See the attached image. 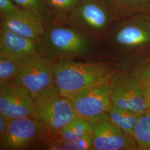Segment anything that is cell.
Returning <instances> with one entry per match:
<instances>
[{
    "mask_svg": "<svg viewBox=\"0 0 150 150\" xmlns=\"http://www.w3.org/2000/svg\"><path fill=\"white\" fill-rule=\"evenodd\" d=\"M93 40L68 23L51 22L37 41L38 54L56 61L87 58L93 52Z\"/></svg>",
    "mask_w": 150,
    "mask_h": 150,
    "instance_id": "1",
    "label": "cell"
},
{
    "mask_svg": "<svg viewBox=\"0 0 150 150\" xmlns=\"http://www.w3.org/2000/svg\"><path fill=\"white\" fill-rule=\"evenodd\" d=\"M54 84L64 96L110 82L113 73L103 62H83L74 59H59L54 66Z\"/></svg>",
    "mask_w": 150,
    "mask_h": 150,
    "instance_id": "2",
    "label": "cell"
},
{
    "mask_svg": "<svg viewBox=\"0 0 150 150\" xmlns=\"http://www.w3.org/2000/svg\"><path fill=\"white\" fill-rule=\"evenodd\" d=\"M77 116L69 98L54 84L33 98L32 117L42 123L53 137Z\"/></svg>",
    "mask_w": 150,
    "mask_h": 150,
    "instance_id": "3",
    "label": "cell"
},
{
    "mask_svg": "<svg viewBox=\"0 0 150 150\" xmlns=\"http://www.w3.org/2000/svg\"><path fill=\"white\" fill-rule=\"evenodd\" d=\"M51 137L46 127L33 117L12 119L4 136L0 139V150L43 149Z\"/></svg>",
    "mask_w": 150,
    "mask_h": 150,
    "instance_id": "4",
    "label": "cell"
},
{
    "mask_svg": "<svg viewBox=\"0 0 150 150\" xmlns=\"http://www.w3.org/2000/svg\"><path fill=\"white\" fill-rule=\"evenodd\" d=\"M112 18V11L103 0H80L67 23L95 38L107 29Z\"/></svg>",
    "mask_w": 150,
    "mask_h": 150,
    "instance_id": "5",
    "label": "cell"
},
{
    "mask_svg": "<svg viewBox=\"0 0 150 150\" xmlns=\"http://www.w3.org/2000/svg\"><path fill=\"white\" fill-rule=\"evenodd\" d=\"M56 62L39 54L27 58L19 64L16 82L26 87L34 98L54 84Z\"/></svg>",
    "mask_w": 150,
    "mask_h": 150,
    "instance_id": "6",
    "label": "cell"
},
{
    "mask_svg": "<svg viewBox=\"0 0 150 150\" xmlns=\"http://www.w3.org/2000/svg\"><path fill=\"white\" fill-rule=\"evenodd\" d=\"M111 84L112 105L140 113L149 111L145 86L134 76L130 74H113Z\"/></svg>",
    "mask_w": 150,
    "mask_h": 150,
    "instance_id": "7",
    "label": "cell"
},
{
    "mask_svg": "<svg viewBox=\"0 0 150 150\" xmlns=\"http://www.w3.org/2000/svg\"><path fill=\"white\" fill-rule=\"evenodd\" d=\"M111 82L66 96L77 116L90 121L107 112L111 105Z\"/></svg>",
    "mask_w": 150,
    "mask_h": 150,
    "instance_id": "8",
    "label": "cell"
},
{
    "mask_svg": "<svg viewBox=\"0 0 150 150\" xmlns=\"http://www.w3.org/2000/svg\"><path fill=\"white\" fill-rule=\"evenodd\" d=\"M95 150H138L135 139L113 124L107 113L89 121Z\"/></svg>",
    "mask_w": 150,
    "mask_h": 150,
    "instance_id": "9",
    "label": "cell"
},
{
    "mask_svg": "<svg viewBox=\"0 0 150 150\" xmlns=\"http://www.w3.org/2000/svg\"><path fill=\"white\" fill-rule=\"evenodd\" d=\"M33 98L16 82L0 85V113L10 120L32 117Z\"/></svg>",
    "mask_w": 150,
    "mask_h": 150,
    "instance_id": "10",
    "label": "cell"
},
{
    "mask_svg": "<svg viewBox=\"0 0 150 150\" xmlns=\"http://www.w3.org/2000/svg\"><path fill=\"white\" fill-rule=\"evenodd\" d=\"M46 26L42 18L22 9L1 17V27L36 41L42 36Z\"/></svg>",
    "mask_w": 150,
    "mask_h": 150,
    "instance_id": "11",
    "label": "cell"
},
{
    "mask_svg": "<svg viewBox=\"0 0 150 150\" xmlns=\"http://www.w3.org/2000/svg\"><path fill=\"white\" fill-rule=\"evenodd\" d=\"M112 41L121 48H131L150 44V22L133 19L120 23L113 32Z\"/></svg>",
    "mask_w": 150,
    "mask_h": 150,
    "instance_id": "12",
    "label": "cell"
},
{
    "mask_svg": "<svg viewBox=\"0 0 150 150\" xmlns=\"http://www.w3.org/2000/svg\"><path fill=\"white\" fill-rule=\"evenodd\" d=\"M38 54L37 41L1 27L0 57L20 64Z\"/></svg>",
    "mask_w": 150,
    "mask_h": 150,
    "instance_id": "13",
    "label": "cell"
},
{
    "mask_svg": "<svg viewBox=\"0 0 150 150\" xmlns=\"http://www.w3.org/2000/svg\"><path fill=\"white\" fill-rule=\"evenodd\" d=\"M107 113L113 124L126 134L132 137L135 125L142 114L117 107L112 104Z\"/></svg>",
    "mask_w": 150,
    "mask_h": 150,
    "instance_id": "14",
    "label": "cell"
},
{
    "mask_svg": "<svg viewBox=\"0 0 150 150\" xmlns=\"http://www.w3.org/2000/svg\"><path fill=\"white\" fill-rule=\"evenodd\" d=\"M91 123L84 118L76 116L66 125L57 137L67 142H73L86 135H92Z\"/></svg>",
    "mask_w": 150,
    "mask_h": 150,
    "instance_id": "15",
    "label": "cell"
},
{
    "mask_svg": "<svg viewBox=\"0 0 150 150\" xmlns=\"http://www.w3.org/2000/svg\"><path fill=\"white\" fill-rule=\"evenodd\" d=\"M43 1L50 12L51 22L59 23H67L70 13L80 1V0Z\"/></svg>",
    "mask_w": 150,
    "mask_h": 150,
    "instance_id": "16",
    "label": "cell"
},
{
    "mask_svg": "<svg viewBox=\"0 0 150 150\" xmlns=\"http://www.w3.org/2000/svg\"><path fill=\"white\" fill-rule=\"evenodd\" d=\"M133 137L138 150H150V111L141 115L135 125Z\"/></svg>",
    "mask_w": 150,
    "mask_h": 150,
    "instance_id": "17",
    "label": "cell"
},
{
    "mask_svg": "<svg viewBox=\"0 0 150 150\" xmlns=\"http://www.w3.org/2000/svg\"><path fill=\"white\" fill-rule=\"evenodd\" d=\"M22 10L29 11L41 17L46 22L47 25L52 22L50 11L43 0H12Z\"/></svg>",
    "mask_w": 150,
    "mask_h": 150,
    "instance_id": "18",
    "label": "cell"
},
{
    "mask_svg": "<svg viewBox=\"0 0 150 150\" xmlns=\"http://www.w3.org/2000/svg\"><path fill=\"white\" fill-rule=\"evenodd\" d=\"M19 64L0 57V85L16 82Z\"/></svg>",
    "mask_w": 150,
    "mask_h": 150,
    "instance_id": "19",
    "label": "cell"
},
{
    "mask_svg": "<svg viewBox=\"0 0 150 150\" xmlns=\"http://www.w3.org/2000/svg\"><path fill=\"white\" fill-rule=\"evenodd\" d=\"M60 140L64 150H94L92 135L84 136L73 142H67L61 139Z\"/></svg>",
    "mask_w": 150,
    "mask_h": 150,
    "instance_id": "20",
    "label": "cell"
},
{
    "mask_svg": "<svg viewBox=\"0 0 150 150\" xmlns=\"http://www.w3.org/2000/svg\"><path fill=\"white\" fill-rule=\"evenodd\" d=\"M20 8L12 0H0L1 17L11 14Z\"/></svg>",
    "mask_w": 150,
    "mask_h": 150,
    "instance_id": "21",
    "label": "cell"
},
{
    "mask_svg": "<svg viewBox=\"0 0 150 150\" xmlns=\"http://www.w3.org/2000/svg\"><path fill=\"white\" fill-rule=\"evenodd\" d=\"M130 75L141 81L144 86L150 85V64L135 71Z\"/></svg>",
    "mask_w": 150,
    "mask_h": 150,
    "instance_id": "22",
    "label": "cell"
},
{
    "mask_svg": "<svg viewBox=\"0 0 150 150\" xmlns=\"http://www.w3.org/2000/svg\"><path fill=\"white\" fill-rule=\"evenodd\" d=\"M112 3L122 7H132L136 5H144L150 0H110Z\"/></svg>",
    "mask_w": 150,
    "mask_h": 150,
    "instance_id": "23",
    "label": "cell"
},
{
    "mask_svg": "<svg viewBox=\"0 0 150 150\" xmlns=\"http://www.w3.org/2000/svg\"><path fill=\"white\" fill-rule=\"evenodd\" d=\"M10 120L9 118L0 113V139L2 138L5 134Z\"/></svg>",
    "mask_w": 150,
    "mask_h": 150,
    "instance_id": "24",
    "label": "cell"
},
{
    "mask_svg": "<svg viewBox=\"0 0 150 150\" xmlns=\"http://www.w3.org/2000/svg\"><path fill=\"white\" fill-rule=\"evenodd\" d=\"M145 97L149 107V111H150V85H145Z\"/></svg>",
    "mask_w": 150,
    "mask_h": 150,
    "instance_id": "25",
    "label": "cell"
}]
</instances>
